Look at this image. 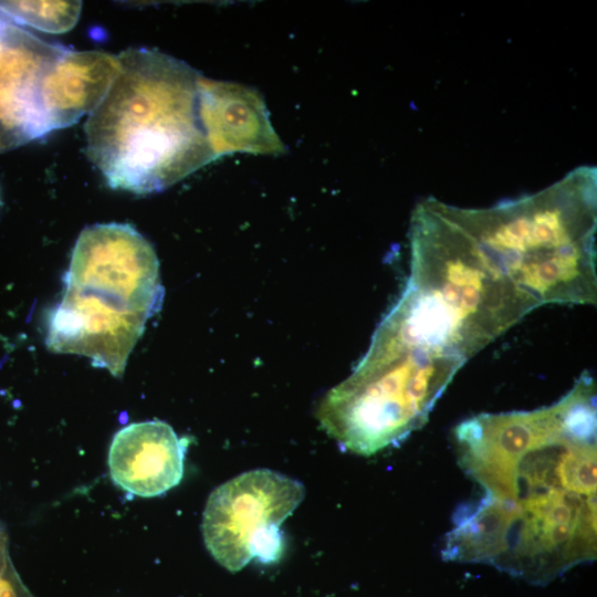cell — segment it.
Masks as SVG:
<instances>
[{
	"label": "cell",
	"instance_id": "6da1fadb",
	"mask_svg": "<svg viewBox=\"0 0 597 597\" xmlns=\"http://www.w3.org/2000/svg\"><path fill=\"white\" fill-rule=\"evenodd\" d=\"M596 395L584 371L549 406L479 413L454 428L459 464L483 495L455 511L444 561L545 585L596 558Z\"/></svg>",
	"mask_w": 597,
	"mask_h": 597
},
{
	"label": "cell",
	"instance_id": "7a4b0ae2",
	"mask_svg": "<svg viewBox=\"0 0 597 597\" xmlns=\"http://www.w3.org/2000/svg\"><path fill=\"white\" fill-rule=\"evenodd\" d=\"M84 125L86 154L114 189H166L216 159L199 115L200 74L158 50L130 48Z\"/></svg>",
	"mask_w": 597,
	"mask_h": 597
},
{
	"label": "cell",
	"instance_id": "3957f363",
	"mask_svg": "<svg viewBox=\"0 0 597 597\" xmlns=\"http://www.w3.org/2000/svg\"><path fill=\"white\" fill-rule=\"evenodd\" d=\"M449 210L436 198L413 209L410 273L387 315L417 345L467 363L537 307L490 268Z\"/></svg>",
	"mask_w": 597,
	"mask_h": 597
},
{
	"label": "cell",
	"instance_id": "277c9868",
	"mask_svg": "<svg viewBox=\"0 0 597 597\" xmlns=\"http://www.w3.org/2000/svg\"><path fill=\"white\" fill-rule=\"evenodd\" d=\"M459 210L501 273L537 307L596 304V167L579 166L532 195Z\"/></svg>",
	"mask_w": 597,
	"mask_h": 597
},
{
	"label": "cell",
	"instance_id": "5b68a950",
	"mask_svg": "<svg viewBox=\"0 0 597 597\" xmlns=\"http://www.w3.org/2000/svg\"><path fill=\"white\" fill-rule=\"evenodd\" d=\"M61 301L49 312L46 345L82 355L122 377L164 287L151 244L128 223H98L80 233Z\"/></svg>",
	"mask_w": 597,
	"mask_h": 597
},
{
	"label": "cell",
	"instance_id": "8992f818",
	"mask_svg": "<svg viewBox=\"0 0 597 597\" xmlns=\"http://www.w3.org/2000/svg\"><path fill=\"white\" fill-rule=\"evenodd\" d=\"M462 366L455 359L412 355L362 358L352 375L326 394L317 418L345 450L375 454L428 421Z\"/></svg>",
	"mask_w": 597,
	"mask_h": 597
},
{
	"label": "cell",
	"instance_id": "52a82bcc",
	"mask_svg": "<svg viewBox=\"0 0 597 597\" xmlns=\"http://www.w3.org/2000/svg\"><path fill=\"white\" fill-rule=\"evenodd\" d=\"M305 495L297 480L269 469L244 472L208 498L202 514V536L211 556L230 572L252 558L277 562L283 552L281 524Z\"/></svg>",
	"mask_w": 597,
	"mask_h": 597
},
{
	"label": "cell",
	"instance_id": "ba28073f",
	"mask_svg": "<svg viewBox=\"0 0 597 597\" xmlns=\"http://www.w3.org/2000/svg\"><path fill=\"white\" fill-rule=\"evenodd\" d=\"M66 50L0 19V153L51 133L43 88Z\"/></svg>",
	"mask_w": 597,
	"mask_h": 597
},
{
	"label": "cell",
	"instance_id": "9c48e42d",
	"mask_svg": "<svg viewBox=\"0 0 597 597\" xmlns=\"http://www.w3.org/2000/svg\"><path fill=\"white\" fill-rule=\"evenodd\" d=\"M187 446L165 421L130 423L115 433L109 446L111 479L136 496L161 495L180 483Z\"/></svg>",
	"mask_w": 597,
	"mask_h": 597
},
{
	"label": "cell",
	"instance_id": "30bf717a",
	"mask_svg": "<svg viewBox=\"0 0 597 597\" xmlns=\"http://www.w3.org/2000/svg\"><path fill=\"white\" fill-rule=\"evenodd\" d=\"M199 115L216 158L233 151L281 150L264 104L241 86L200 76Z\"/></svg>",
	"mask_w": 597,
	"mask_h": 597
},
{
	"label": "cell",
	"instance_id": "8fae6325",
	"mask_svg": "<svg viewBox=\"0 0 597 597\" xmlns=\"http://www.w3.org/2000/svg\"><path fill=\"white\" fill-rule=\"evenodd\" d=\"M119 70L118 57L103 51L67 49L46 77L43 98L51 132L91 114Z\"/></svg>",
	"mask_w": 597,
	"mask_h": 597
},
{
	"label": "cell",
	"instance_id": "7c38bea8",
	"mask_svg": "<svg viewBox=\"0 0 597 597\" xmlns=\"http://www.w3.org/2000/svg\"><path fill=\"white\" fill-rule=\"evenodd\" d=\"M81 9V1H0V12L12 21L50 33L71 30Z\"/></svg>",
	"mask_w": 597,
	"mask_h": 597
},
{
	"label": "cell",
	"instance_id": "4fadbf2b",
	"mask_svg": "<svg viewBox=\"0 0 597 597\" xmlns=\"http://www.w3.org/2000/svg\"><path fill=\"white\" fill-rule=\"evenodd\" d=\"M23 587L19 583L10 565L0 573V597H25Z\"/></svg>",
	"mask_w": 597,
	"mask_h": 597
},
{
	"label": "cell",
	"instance_id": "5bb4252c",
	"mask_svg": "<svg viewBox=\"0 0 597 597\" xmlns=\"http://www.w3.org/2000/svg\"><path fill=\"white\" fill-rule=\"evenodd\" d=\"M9 565L10 564L7 557L6 540L2 531L0 530V573L3 572Z\"/></svg>",
	"mask_w": 597,
	"mask_h": 597
},
{
	"label": "cell",
	"instance_id": "9a60e30c",
	"mask_svg": "<svg viewBox=\"0 0 597 597\" xmlns=\"http://www.w3.org/2000/svg\"><path fill=\"white\" fill-rule=\"evenodd\" d=\"M1 203V202H0Z\"/></svg>",
	"mask_w": 597,
	"mask_h": 597
}]
</instances>
